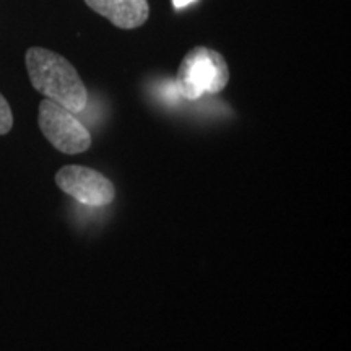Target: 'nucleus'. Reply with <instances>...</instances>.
<instances>
[{
    "label": "nucleus",
    "mask_w": 351,
    "mask_h": 351,
    "mask_svg": "<svg viewBox=\"0 0 351 351\" xmlns=\"http://www.w3.org/2000/svg\"><path fill=\"white\" fill-rule=\"evenodd\" d=\"M56 184L67 195L93 207L109 205L116 197L114 184L106 176L86 166H64L57 171Z\"/></svg>",
    "instance_id": "obj_4"
},
{
    "label": "nucleus",
    "mask_w": 351,
    "mask_h": 351,
    "mask_svg": "<svg viewBox=\"0 0 351 351\" xmlns=\"http://www.w3.org/2000/svg\"><path fill=\"white\" fill-rule=\"evenodd\" d=\"M85 3L121 29L138 28L150 15L147 0H85Z\"/></svg>",
    "instance_id": "obj_5"
},
{
    "label": "nucleus",
    "mask_w": 351,
    "mask_h": 351,
    "mask_svg": "<svg viewBox=\"0 0 351 351\" xmlns=\"http://www.w3.org/2000/svg\"><path fill=\"white\" fill-rule=\"evenodd\" d=\"M39 129L52 147L67 155H78L91 147V135L75 114L51 99L39 104Z\"/></svg>",
    "instance_id": "obj_3"
},
{
    "label": "nucleus",
    "mask_w": 351,
    "mask_h": 351,
    "mask_svg": "<svg viewBox=\"0 0 351 351\" xmlns=\"http://www.w3.org/2000/svg\"><path fill=\"white\" fill-rule=\"evenodd\" d=\"M13 127V114L10 109V104L0 95V135H5L12 130Z\"/></svg>",
    "instance_id": "obj_6"
},
{
    "label": "nucleus",
    "mask_w": 351,
    "mask_h": 351,
    "mask_svg": "<svg viewBox=\"0 0 351 351\" xmlns=\"http://www.w3.org/2000/svg\"><path fill=\"white\" fill-rule=\"evenodd\" d=\"M26 70L34 90L70 112H82L88 103L85 83L64 56L44 47L26 51Z\"/></svg>",
    "instance_id": "obj_1"
},
{
    "label": "nucleus",
    "mask_w": 351,
    "mask_h": 351,
    "mask_svg": "<svg viewBox=\"0 0 351 351\" xmlns=\"http://www.w3.org/2000/svg\"><path fill=\"white\" fill-rule=\"evenodd\" d=\"M192 2H194V0H173V5L176 8H182V7H186V5H189V3H192Z\"/></svg>",
    "instance_id": "obj_7"
},
{
    "label": "nucleus",
    "mask_w": 351,
    "mask_h": 351,
    "mask_svg": "<svg viewBox=\"0 0 351 351\" xmlns=\"http://www.w3.org/2000/svg\"><path fill=\"white\" fill-rule=\"evenodd\" d=\"M230 82V69L218 51L197 46L184 56L176 75V86L186 99L195 101L204 95H217Z\"/></svg>",
    "instance_id": "obj_2"
}]
</instances>
